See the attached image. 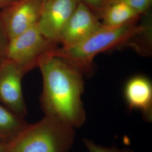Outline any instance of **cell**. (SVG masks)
I'll return each instance as SVG.
<instances>
[{"mask_svg": "<svg viewBox=\"0 0 152 152\" xmlns=\"http://www.w3.org/2000/svg\"><path fill=\"white\" fill-rule=\"evenodd\" d=\"M7 143L5 141L0 140V152H5Z\"/></svg>", "mask_w": 152, "mask_h": 152, "instance_id": "cell-17", "label": "cell"}, {"mask_svg": "<svg viewBox=\"0 0 152 152\" xmlns=\"http://www.w3.org/2000/svg\"><path fill=\"white\" fill-rule=\"evenodd\" d=\"M81 0H48L44 4L38 27L47 38L59 44L65 24Z\"/></svg>", "mask_w": 152, "mask_h": 152, "instance_id": "cell-8", "label": "cell"}, {"mask_svg": "<svg viewBox=\"0 0 152 152\" xmlns=\"http://www.w3.org/2000/svg\"><path fill=\"white\" fill-rule=\"evenodd\" d=\"M58 47V44L41 33L37 24L10 40L4 59L14 64L25 75L38 67L42 59Z\"/></svg>", "mask_w": 152, "mask_h": 152, "instance_id": "cell-4", "label": "cell"}, {"mask_svg": "<svg viewBox=\"0 0 152 152\" xmlns=\"http://www.w3.org/2000/svg\"><path fill=\"white\" fill-rule=\"evenodd\" d=\"M123 2L142 15L149 10L152 5V0H107Z\"/></svg>", "mask_w": 152, "mask_h": 152, "instance_id": "cell-13", "label": "cell"}, {"mask_svg": "<svg viewBox=\"0 0 152 152\" xmlns=\"http://www.w3.org/2000/svg\"><path fill=\"white\" fill-rule=\"evenodd\" d=\"M24 76L11 61L5 59L0 61V103L25 118L28 110L22 89Z\"/></svg>", "mask_w": 152, "mask_h": 152, "instance_id": "cell-6", "label": "cell"}, {"mask_svg": "<svg viewBox=\"0 0 152 152\" xmlns=\"http://www.w3.org/2000/svg\"><path fill=\"white\" fill-rule=\"evenodd\" d=\"M99 16L104 26L118 27L137 21L141 15L123 2L107 1Z\"/></svg>", "mask_w": 152, "mask_h": 152, "instance_id": "cell-10", "label": "cell"}, {"mask_svg": "<svg viewBox=\"0 0 152 152\" xmlns=\"http://www.w3.org/2000/svg\"><path fill=\"white\" fill-rule=\"evenodd\" d=\"M83 142L86 148L87 152H134L127 148H120L118 147H106L99 145L88 138H84Z\"/></svg>", "mask_w": 152, "mask_h": 152, "instance_id": "cell-12", "label": "cell"}, {"mask_svg": "<svg viewBox=\"0 0 152 152\" xmlns=\"http://www.w3.org/2000/svg\"><path fill=\"white\" fill-rule=\"evenodd\" d=\"M123 94L128 110L139 111L145 122H152L151 80L143 75L133 76L126 82Z\"/></svg>", "mask_w": 152, "mask_h": 152, "instance_id": "cell-9", "label": "cell"}, {"mask_svg": "<svg viewBox=\"0 0 152 152\" xmlns=\"http://www.w3.org/2000/svg\"><path fill=\"white\" fill-rule=\"evenodd\" d=\"M25 118L0 103V140L12 141L28 125Z\"/></svg>", "mask_w": 152, "mask_h": 152, "instance_id": "cell-11", "label": "cell"}, {"mask_svg": "<svg viewBox=\"0 0 152 152\" xmlns=\"http://www.w3.org/2000/svg\"><path fill=\"white\" fill-rule=\"evenodd\" d=\"M42 77L40 103L44 115L76 129L84 125L86 113L82 100L83 72L53 53L39 63Z\"/></svg>", "mask_w": 152, "mask_h": 152, "instance_id": "cell-1", "label": "cell"}, {"mask_svg": "<svg viewBox=\"0 0 152 152\" xmlns=\"http://www.w3.org/2000/svg\"><path fill=\"white\" fill-rule=\"evenodd\" d=\"M41 1H42V2H43V4H44V3H45L46 1H47L48 0H41Z\"/></svg>", "mask_w": 152, "mask_h": 152, "instance_id": "cell-18", "label": "cell"}, {"mask_svg": "<svg viewBox=\"0 0 152 152\" xmlns=\"http://www.w3.org/2000/svg\"><path fill=\"white\" fill-rule=\"evenodd\" d=\"M75 128L59 120L44 115L28 125L7 143L5 152H68L73 146Z\"/></svg>", "mask_w": 152, "mask_h": 152, "instance_id": "cell-3", "label": "cell"}, {"mask_svg": "<svg viewBox=\"0 0 152 152\" xmlns=\"http://www.w3.org/2000/svg\"><path fill=\"white\" fill-rule=\"evenodd\" d=\"M86 4L97 16H99L100 12L106 5L107 0H82Z\"/></svg>", "mask_w": 152, "mask_h": 152, "instance_id": "cell-15", "label": "cell"}, {"mask_svg": "<svg viewBox=\"0 0 152 152\" xmlns=\"http://www.w3.org/2000/svg\"><path fill=\"white\" fill-rule=\"evenodd\" d=\"M148 29V27L138 24L137 21L118 27L102 24L79 44L68 48L58 47L53 53L69 61L82 72H87L91 69L96 55L125 44Z\"/></svg>", "mask_w": 152, "mask_h": 152, "instance_id": "cell-2", "label": "cell"}, {"mask_svg": "<svg viewBox=\"0 0 152 152\" xmlns=\"http://www.w3.org/2000/svg\"><path fill=\"white\" fill-rule=\"evenodd\" d=\"M19 0H0V10L5 9Z\"/></svg>", "mask_w": 152, "mask_h": 152, "instance_id": "cell-16", "label": "cell"}, {"mask_svg": "<svg viewBox=\"0 0 152 152\" xmlns=\"http://www.w3.org/2000/svg\"><path fill=\"white\" fill-rule=\"evenodd\" d=\"M43 6L41 0H19L0 10V19L10 40L38 24Z\"/></svg>", "mask_w": 152, "mask_h": 152, "instance_id": "cell-5", "label": "cell"}, {"mask_svg": "<svg viewBox=\"0 0 152 152\" xmlns=\"http://www.w3.org/2000/svg\"><path fill=\"white\" fill-rule=\"evenodd\" d=\"M102 25L99 18L81 0L63 28L59 44L61 47L68 48L79 44Z\"/></svg>", "mask_w": 152, "mask_h": 152, "instance_id": "cell-7", "label": "cell"}, {"mask_svg": "<svg viewBox=\"0 0 152 152\" xmlns=\"http://www.w3.org/2000/svg\"><path fill=\"white\" fill-rule=\"evenodd\" d=\"M10 39L0 19V61L5 58Z\"/></svg>", "mask_w": 152, "mask_h": 152, "instance_id": "cell-14", "label": "cell"}]
</instances>
